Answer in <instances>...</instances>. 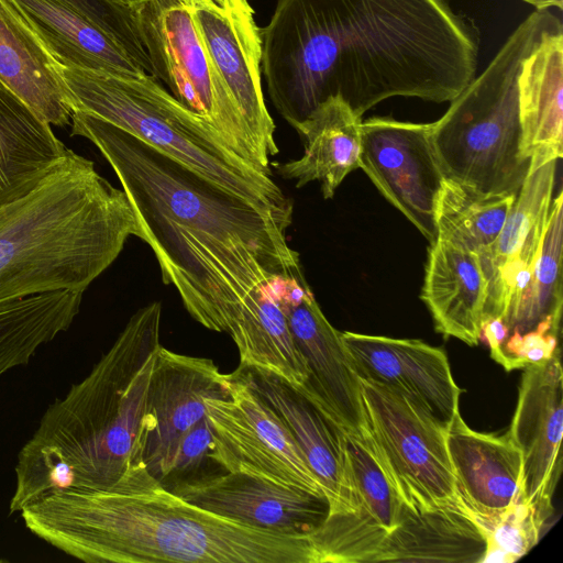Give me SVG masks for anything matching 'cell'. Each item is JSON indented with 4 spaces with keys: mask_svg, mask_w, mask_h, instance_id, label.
<instances>
[{
    "mask_svg": "<svg viewBox=\"0 0 563 563\" xmlns=\"http://www.w3.org/2000/svg\"><path fill=\"white\" fill-rule=\"evenodd\" d=\"M261 37L269 98L291 126L331 97L361 118L391 97L452 101L476 69L444 0H277Z\"/></svg>",
    "mask_w": 563,
    "mask_h": 563,
    "instance_id": "6da1fadb",
    "label": "cell"
},
{
    "mask_svg": "<svg viewBox=\"0 0 563 563\" xmlns=\"http://www.w3.org/2000/svg\"><path fill=\"white\" fill-rule=\"evenodd\" d=\"M70 122L112 167L163 282L205 328L232 336L260 288L301 264L287 240L292 207L257 205L89 113Z\"/></svg>",
    "mask_w": 563,
    "mask_h": 563,
    "instance_id": "7a4b0ae2",
    "label": "cell"
},
{
    "mask_svg": "<svg viewBox=\"0 0 563 563\" xmlns=\"http://www.w3.org/2000/svg\"><path fill=\"white\" fill-rule=\"evenodd\" d=\"M20 514L37 538L87 563H318L309 536L206 510L166 489L142 460L107 488L56 490Z\"/></svg>",
    "mask_w": 563,
    "mask_h": 563,
    "instance_id": "3957f363",
    "label": "cell"
},
{
    "mask_svg": "<svg viewBox=\"0 0 563 563\" xmlns=\"http://www.w3.org/2000/svg\"><path fill=\"white\" fill-rule=\"evenodd\" d=\"M161 320L158 301L139 309L89 374L46 409L18 453L10 514L56 490L107 488L142 460Z\"/></svg>",
    "mask_w": 563,
    "mask_h": 563,
    "instance_id": "277c9868",
    "label": "cell"
},
{
    "mask_svg": "<svg viewBox=\"0 0 563 563\" xmlns=\"http://www.w3.org/2000/svg\"><path fill=\"white\" fill-rule=\"evenodd\" d=\"M130 236L143 232L124 191L69 150L32 190L0 206V307L84 292Z\"/></svg>",
    "mask_w": 563,
    "mask_h": 563,
    "instance_id": "5b68a950",
    "label": "cell"
},
{
    "mask_svg": "<svg viewBox=\"0 0 563 563\" xmlns=\"http://www.w3.org/2000/svg\"><path fill=\"white\" fill-rule=\"evenodd\" d=\"M562 26L548 9L536 10L509 35L486 69L431 123L444 178L489 194H517L530 172L522 155L518 79L525 59Z\"/></svg>",
    "mask_w": 563,
    "mask_h": 563,
    "instance_id": "8992f818",
    "label": "cell"
},
{
    "mask_svg": "<svg viewBox=\"0 0 563 563\" xmlns=\"http://www.w3.org/2000/svg\"><path fill=\"white\" fill-rule=\"evenodd\" d=\"M73 111L102 119L212 183L257 205L288 208L272 175L236 155L221 135L184 107L157 79L57 63Z\"/></svg>",
    "mask_w": 563,
    "mask_h": 563,
    "instance_id": "52a82bcc",
    "label": "cell"
},
{
    "mask_svg": "<svg viewBox=\"0 0 563 563\" xmlns=\"http://www.w3.org/2000/svg\"><path fill=\"white\" fill-rule=\"evenodd\" d=\"M136 23L153 69L170 93L206 121L228 146L272 175L197 26L189 0H147L135 5Z\"/></svg>",
    "mask_w": 563,
    "mask_h": 563,
    "instance_id": "ba28073f",
    "label": "cell"
},
{
    "mask_svg": "<svg viewBox=\"0 0 563 563\" xmlns=\"http://www.w3.org/2000/svg\"><path fill=\"white\" fill-rule=\"evenodd\" d=\"M228 393L206 399L221 468L325 496L282 418L236 371L228 374Z\"/></svg>",
    "mask_w": 563,
    "mask_h": 563,
    "instance_id": "9c48e42d",
    "label": "cell"
},
{
    "mask_svg": "<svg viewBox=\"0 0 563 563\" xmlns=\"http://www.w3.org/2000/svg\"><path fill=\"white\" fill-rule=\"evenodd\" d=\"M360 383L369 435L402 501L438 506L460 500L445 432L398 393Z\"/></svg>",
    "mask_w": 563,
    "mask_h": 563,
    "instance_id": "30bf717a",
    "label": "cell"
},
{
    "mask_svg": "<svg viewBox=\"0 0 563 563\" xmlns=\"http://www.w3.org/2000/svg\"><path fill=\"white\" fill-rule=\"evenodd\" d=\"M277 300L308 377L295 387L323 409L345 432H368L360 378L338 331L311 291L302 265L274 278Z\"/></svg>",
    "mask_w": 563,
    "mask_h": 563,
    "instance_id": "8fae6325",
    "label": "cell"
},
{
    "mask_svg": "<svg viewBox=\"0 0 563 563\" xmlns=\"http://www.w3.org/2000/svg\"><path fill=\"white\" fill-rule=\"evenodd\" d=\"M360 168L430 243L435 239V207L444 176L434 152L431 123L391 118L362 122Z\"/></svg>",
    "mask_w": 563,
    "mask_h": 563,
    "instance_id": "7c38bea8",
    "label": "cell"
},
{
    "mask_svg": "<svg viewBox=\"0 0 563 563\" xmlns=\"http://www.w3.org/2000/svg\"><path fill=\"white\" fill-rule=\"evenodd\" d=\"M228 374L210 358L156 352L142 433V460L161 481L168 472L185 433L207 413V398H223Z\"/></svg>",
    "mask_w": 563,
    "mask_h": 563,
    "instance_id": "4fadbf2b",
    "label": "cell"
},
{
    "mask_svg": "<svg viewBox=\"0 0 563 563\" xmlns=\"http://www.w3.org/2000/svg\"><path fill=\"white\" fill-rule=\"evenodd\" d=\"M508 437L522 457L521 499L542 526L553 514L561 474L563 373L560 349L548 360L523 367Z\"/></svg>",
    "mask_w": 563,
    "mask_h": 563,
    "instance_id": "5bb4252c",
    "label": "cell"
},
{
    "mask_svg": "<svg viewBox=\"0 0 563 563\" xmlns=\"http://www.w3.org/2000/svg\"><path fill=\"white\" fill-rule=\"evenodd\" d=\"M207 51L265 157L278 153L262 89V37L247 0H189Z\"/></svg>",
    "mask_w": 563,
    "mask_h": 563,
    "instance_id": "9a60e30c",
    "label": "cell"
},
{
    "mask_svg": "<svg viewBox=\"0 0 563 563\" xmlns=\"http://www.w3.org/2000/svg\"><path fill=\"white\" fill-rule=\"evenodd\" d=\"M358 378L405 397L444 432L459 411L461 389L445 352L420 340L341 332Z\"/></svg>",
    "mask_w": 563,
    "mask_h": 563,
    "instance_id": "2e32d148",
    "label": "cell"
},
{
    "mask_svg": "<svg viewBox=\"0 0 563 563\" xmlns=\"http://www.w3.org/2000/svg\"><path fill=\"white\" fill-rule=\"evenodd\" d=\"M556 166L551 161L528 174L497 239L478 254L486 279L483 323L503 320L526 288L541 251Z\"/></svg>",
    "mask_w": 563,
    "mask_h": 563,
    "instance_id": "e0dca14e",
    "label": "cell"
},
{
    "mask_svg": "<svg viewBox=\"0 0 563 563\" xmlns=\"http://www.w3.org/2000/svg\"><path fill=\"white\" fill-rule=\"evenodd\" d=\"M235 371L289 429L328 498L329 515L356 511L345 431L323 409L277 375L241 365Z\"/></svg>",
    "mask_w": 563,
    "mask_h": 563,
    "instance_id": "ac0fdd59",
    "label": "cell"
},
{
    "mask_svg": "<svg viewBox=\"0 0 563 563\" xmlns=\"http://www.w3.org/2000/svg\"><path fill=\"white\" fill-rule=\"evenodd\" d=\"M173 493L228 519L287 534L310 536L330 514L325 496L241 473L224 472Z\"/></svg>",
    "mask_w": 563,
    "mask_h": 563,
    "instance_id": "d6986e66",
    "label": "cell"
},
{
    "mask_svg": "<svg viewBox=\"0 0 563 563\" xmlns=\"http://www.w3.org/2000/svg\"><path fill=\"white\" fill-rule=\"evenodd\" d=\"M444 437L456 492L487 531L521 497V453L507 433L474 431L460 412Z\"/></svg>",
    "mask_w": 563,
    "mask_h": 563,
    "instance_id": "ffe728a7",
    "label": "cell"
},
{
    "mask_svg": "<svg viewBox=\"0 0 563 563\" xmlns=\"http://www.w3.org/2000/svg\"><path fill=\"white\" fill-rule=\"evenodd\" d=\"M487 533L460 499L438 506L402 501L377 562H483Z\"/></svg>",
    "mask_w": 563,
    "mask_h": 563,
    "instance_id": "44dd1931",
    "label": "cell"
},
{
    "mask_svg": "<svg viewBox=\"0 0 563 563\" xmlns=\"http://www.w3.org/2000/svg\"><path fill=\"white\" fill-rule=\"evenodd\" d=\"M421 299L439 333L478 344L486 301L478 254L437 236L428 250Z\"/></svg>",
    "mask_w": 563,
    "mask_h": 563,
    "instance_id": "7402d4cb",
    "label": "cell"
},
{
    "mask_svg": "<svg viewBox=\"0 0 563 563\" xmlns=\"http://www.w3.org/2000/svg\"><path fill=\"white\" fill-rule=\"evenodd\" d=\"M0 80L51 125L70 123L57 62L13 0H0Z\"/></svg>",
    "mask_w": 563,
    "mask_h": 563,
    "instance_id": "603a6c76",
    "label": "cell"
},
{
    "mask_svg": "<svg viewBox=\"0 0 563 563\" xmlns=\"http://www.w3.org/2000/svg\"><path fill=\"white\" fill-rule=\"evenodd\" d=\"M362 122L340 97L327 99L292 125L305 151L298 159L276 164L277 174L296 181V188L319 181L323 198H332L345 177L360 168Z\"/></svg>",
    "mask_w": 563,
    "mask_h": 563,
    "instance_id": "cb8c5ba5",
    "label": "cell"
},
{
    "mask_svg": "<svg viewBox=\"0 0 563 563\" xmlns=\"http://www.w3.org/2000/svg\"><path fill=\"white\" fill-rule=\"evenodd\" d=\"M563 31L547 34L525 59L518 79L522 155L530 172L563 155Z\"/></svg>",
    "mask_w": 563,
    "mask_h": 563,
    "instance_id": "d4e9b609",
    "label": "cell"
},
{
    "mask_svg": "<svg viewBox=\"0 0 563 563\" xmlns=\"http://www.w3.org/2000/svg\"><path fill=\"white\" fill-rule=\"evenodd\" d=\"M51 56L67 67L147 74L112 37L59 0H13Z\"/></svg>",
    "mask_w": 563,
    "mask_h": 563,
    "instance_id": "484cf974",
    "label": "cell"
},
{
    "mask_svg": "<svg viewBox=\"0 0 563 563\" xmlns=\"http://www.w3.org/2000/svg\"><path fill=\"white\" fill-rule=\"evenodd\" d=\"M68 151L52 125L0 80V206L32 190Z\"/></svg>",
    "mask_w": 563,
    "mask_h": 563,
    "instance_id": "4316f807",
    "label": "cell"
},
{
    "mask_svg": "<svg viewBox=\"0 0 563 563\" xmlns=\"http://www.w3.org/2000/svg\"><path fill=\"white\" fill-rule=\"evenodd\" d=\"M516 195L482 192L444 178L435 207L437 236L479 254L497 239Z\"/></svg>",
    "mask_w": 563,
    "mask_h": 563,
    "instance_id": "83f0119b",
    "label": "cell"
},
{
    "mask_svg": "<svg viewBox=\"0 0 563 563\" xmlns=\"http://www.w3.org/2000/svg\"><path fill=\"white\" fill-rule=\"evenodd\" d=\"M345 442L356 512L368 523L390 531L399 521L402 499L378 456L369 432H345Z\"/></svg>",
    "mask_w": 563,
    "mask_h": 563,
    "instance_id": "f1b7e54d",
    "label": "cell"
},
{
    "mask_svg": "<svg viewBox=\"0 0 563 563\" xmlns=\"http://www.w3.org/2000/svg\"><path fill=\"white\" fill-rule=\"evenodd\" d=\"M49 320L33 298L0 307V377L26 365L37 350L53 340Z\"/></svg>",
    "mask_w": 563,
    "mask_h": 563,
    "instance_id": "f546056e",
    "label": "cell"
},
{
    "mask_svg": "<svg viewBox=\"0 0 563 563\" xmlns=\"http://www.w3.org/2000/svg\"><path fill=\"white\" fill-rule=\"evenodd\" d=\"M112 37L148 75L150 58L136 23L135 5L121 0H59Z\"/></svg>",
    "mask_w": 563,
    "mask_h": 563,
    "instance_id": "4dcf8cb0",
    "label": "cell"
},
{
    "mask_svg": "<svg viewBox=\"0 0 563 563\" xmlns=\"http://www.w3.org/2000/svg\"><path fill=\"white\" fill-rule=\"evenodd\" d=\"M543 526L519 497L486 531L487 551L483 562H514L539 541Z\"/></svg>",
    "mask_w": 563,
    "mask_h": 563,
    "instance_id": "1f68e13d",
    "label": "cell"
},
{
    "mask_svg": "<svg viewBox=\"0 0 563 563\" xmlns=\"http://www.w3.org/2000/svg\"><path fill=\"white\" fill-rule=\"evenodd\" d=\"M224 473L212 457V435L207 416L181 438L173 463L159 481L168 490Z\"/></svg>",
    "mask_w": 563,
    "mask_h": 563,
    "instance_id": "d6a6232c",
    "label": "cell"
},
{
    "mask_svg": "<svg viewBox=\"0 0 563 563\" xmlns=\"http://www.w3.org/2000/svg\"><path fill=\"white\" fill-rule=\"evenodd\" d=\"M533 7L537 8V10H544L549 9L551 7H555L558 9L563 8V0H523Z\"/></svg>",
    "mask_w": 563,
    "mask_h": 563,
    "instance_id": "836d02e7",
    "label": "cell"
},
{
    "mask_svg": "<svg viewBox=\"0 0 563 563\" xmlns=\"http://www.w3.org/2000/svg\"><path fill=\"white\" fill-rule=\"evenodd\" d=\"M121 1H123V2H125L128 4H130V5H136V4L145 2L147 0H121Z\"/></svg>",
    "mask_w": 563,
    "mask_h": 563,
    "instance_id": "e575fe53",
    "label": "cell"
}]
</instances>
